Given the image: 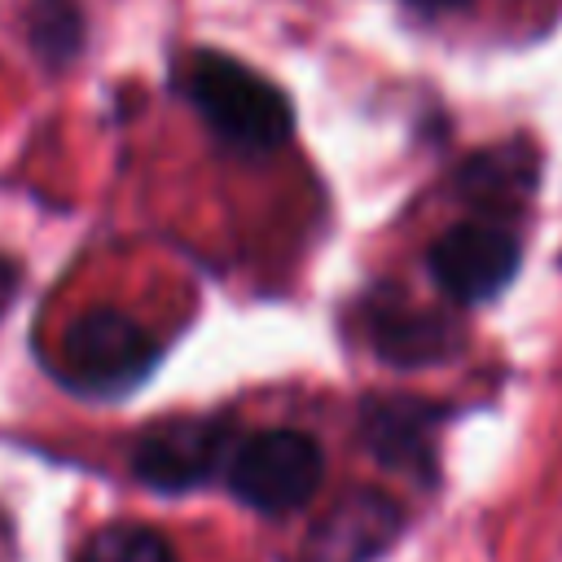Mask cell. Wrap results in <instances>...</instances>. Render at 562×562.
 Here are the masks:
<instances>
[{"mask_svg":"<svg viewBox=\"0 0 562 562\" xmlns=\"http://www.w3.org/2000/svg\"><path fill=\"white\" fill-rule=\"evenodd\" d=\"M18 290H22V268L9 255H0V316L9 312V303L18 299Z\"/></svg>","mask_w":562,"mask_h":562,"instance_id":"obj_12","label":"cell"},{"mask_svg":"<svg viewBox=\"0 0 562 562\" xmlns=\"http://www.w3.org/2000/svg\"><path fill=\"white\" fill-rule=\"evenodd\" d=\"M408 9H417V13H426V18H435V13H457V9H465L470 0H404Z\"/></svg>","mask_w":562,"mask_h":562,"instance_id":"obj_13","label":"cell"},{"mask_svg":"<svg viewBox=\"0 0 562 562\" xmlns=\"http://www.w3.org/2000/svg\"><path fill=\"white\" fill-rule=\"evenodd\" d=\"M325 474V452L307 430H290V426H268L255 430L250 439H241L224 465L228 492L246 505L259 509L268 518L277 514H294L303 509Z\"/></svg>","mask_w":562,"mask_h":562,"instance_id":"obj_3","label":"cell"},{"mask_svg":"<svg viewBox=\"0 0 562 562\" xmlns=\"http://www.w3.org/2000/svg\"><path fill=\"white\" fill-rule=\"evenodd\" d=\"M180 92L198 110V119L211 127V136L246 158L277 154L294 132V105L290 97L259 75L255 66L220 53L198 48L180 70Z\"/></svg>","mask_w":562,"mask_h":562,"instance_id":"obj_1","label":"cell"},{"mask_svg":"<svg viewBox=\"0 0 562 562\" xmlns=\"http://www.w3.org/2000/svg\"><path fill=\"white\" fill-rule=\"evenodd\" d=\"M404 536V509L382 487H351L307 531L294 562H382Z\"/></svg>","mask_w":562,"mask_h":562,"instance_id":"obj_8","label":"cell"},{"mask_svg":"<svg viewBox=\"0 0 562 562\" xmlns=\"http://www.w3.org/2000/svg\"><path fill=\"white\" fill-rule=\"evenodd\" d=\"M452 417L448 404L413 400V395H373L360 408V443L386 470H400L417 483H435L439 474V426Z\"/></svg>","mask_w":562,"mask_h":562,"instance_id":"obj_7","label":"cell"},{"mask_svg":"<svg viewBox=\"0 0 562 562\" xmlns=\"http://www.w3.org/2000/svg\"><path fill=\"white\" fill-rule=\"evenodd\" d=\"M457 198L474 206V220L505 224V215H518L536 202L540 189V149L527 136L496 140L479 154H470L452 180Z\"/></svg>","mask_w":562,"mask_h":562,"instance_id":"obj_9","label":"cell"},{"mask_svg":"<svg viewBox=\"0 0 562 562\" xmlns=\"http://www.w3.org/2000/svg\"><path fill=\"white\" fill-rule=\"evenodd\" d=\"M228 439H233L228 417H211V413L167 417L140 435L132 452V474L154 492H189L215 479L220 465H228L233 457Z\"/></svg>","mask_w":562,"mask_h":562,"instance_id":"obj_6","label":"cell"},{"mask_svg":"<svg viewBox=\"0 0 562 562\" xmlns=\"http://www.w3.org/2000/svg\"><path fill=\"white\" fill-rule=\"evenodd\" d=\"M75 562H176V553L145 522H110L79 544Z\"/></svg>","mask_w":562,"mask_h":562,"instance_id":"obj_11","label":"cell"},{"mask_svg":"<svg viewBox=\"0 0 562 562\" xmlns=\"http://www.w3.org/2000/svg\"><path fill=\"white\" fill-rule=\"evenodd\" d=\"M426 272L457 307L496 303L522 272V237L514 224L461 220L426 246Z\"/></svg>","mask_w":562,"mask_h":562,"instance_id":"obj_4","label":"cell"},{"mask_svg":"<svg viewBox=\"0 0 562 562\" xmlns=\"http://www.w3.org/2000/svg\"><path fill=\"white\" fill-rule=\"evenodd\" d=\"M360 334L369 351L395 369L443 364L465 347V334L448 307L417 303L400 285H373L360 299Z\"/></svg>","mask_w":562,"mask_h":562,"instance_id":"obj_5","label":"cell"},{"mask_svg":"<svg viewBox=\"0 0 562 562\" xmlns=\"http://www.w3.org/2000/svg\"><path fill=\"white\" fill-rule=\"evenodd\" d=\"M158 356L162 347L140 321L119 307H88L61 329L57 373L88 400H119L154 373Z\"/></svg>","mask_w":562,"mask_h":562,"instance_id":"obj_2","label":"cell"},{"mask_svg":"<svg viewBox=\"0 0 562 562\" xmlns=\"http://www.w3.org/2000/svg\"><path fill=\"white\" fill-rule=\"evenodd\" d=\"M26 35H31V48L44 61H53V66L75 61V53L83 44V9H79V0H31Z\"/></svg>","mask_w":562,"mask_h":562,"instance_id":"obj_10","label":"cell"}]
</instances>
